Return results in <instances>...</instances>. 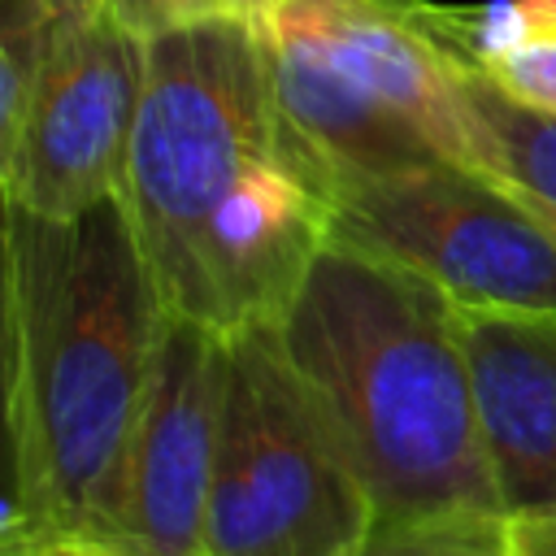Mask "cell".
<instances>
[{"mask_svg": "<svg viewBox=\"0 0 556 556\" xmlns=\"http://www.w3.org/2000/svg\"><path fill=\"white\" fill-rule=\"evenodd\" d=\"M222 408V334L165 321L100 539L135 556H208V495Z\"/></svg>", "mask_w": 556, "mask_h": 556, "instance_id": "cell-8", "label": "cell"}, {"mask_svg": "<svg viewBox=\"0 0 556 556\" xmlns=\"http://www.w3.org/2000/svg\"><path fill=\"white\" fill-rule=\"evenodd\" d=\"M369 526L374 504L278 321L222 334L208 556H343Z\"/></svg>", "mask_w": 556, "mask_h": 556, "instance_id": "cell-5", "label": "cell"}, {"mask_svg": "<svg viewBox=\"0 0 556 556\" xmlns=\"http://www.w3.org/2000/svg\"><path fill=\"white\" fill-rule=\"evenodd\" d=\"M343 556H517L513 526L500 513H447L417 521H374Z\"/></svg>", "mask_w": 556, "mask_h": 556, "instance_id": "cell-11", "label": "cell"}, {"mask_svg": "<svg viewBox=\"0 0 556 556\" xmlns=\"http://www.w3.org/2000/svg\"><path fill=\"white\" fill-rule=\"evenodd\" d=\"M4 556H135L117 543H104V539H87V534H52V539H35V543H22Z\"/></svg>", "mask_w": 556, "mask_h": 556, "instance_id": "cell-15", "label": "cell"}, {"mask_svg": "<svg viewBox=\"0 0 556 556\" xmlns=\"http://www.w3.org/2000/svg\"><path fill=\"white\" fill-rule=\"evenodd\" d=\"M165 321L122 195L70 222L4 204V552L100 539Z\"/></svg>", "mask_w": 556, "mask_h": 556, "instance_id": "cell-2", "label": "cell"}, {"mask_svg": "<svg viewBox=\"0 0 556 556\" xmlns=\"http://www.w3.org/2000/svg\"><path fill=\"white\" fill-rule=\"evenodd\" d=\"M508 526H513L517 556H556V508L517 517V521H508Z\"/></svg>", "mask_w": 556, "mask_h": 556, "instance_id": "cell-16", "label": "cell"}, {"mask_svg": "<svg viewBox=\"0 0 556 556\" xmlns=\"http://www.w3.org/2000/svg\"><path fill=\"white\" fill-rule=\"evenodd\" d=\"M243 13L282 117L330 182L460 161L456 52L430 26L426 0H252Z\"/></svg>", "mask_w": 556, "mask_h": 556, "instance_id": "cell-4", "label": "cell"}, {"mask_svg": "<svg viewBox=\"0 0 556 556\" xmlns=\"http://www.w3.org/2000/svg\"><path fill=\"white\" fill-rule=\"evenodd\" d=\"M143 70L148 35L100 9L48 65L22 122L0 135L4 204L70 222L122 195Z\"/></svg>", "mask_w": 556, "mask_h": 556, "instance_id": "cell-7", "label": "cell"}, {"mask_svg": "<svg viewBox=\"0 0 556 556\" xmlns=\"http://www.w3.org/2000/svg\"><path fill=\"white\" fill-rule=\"evenodd\" d=\"M330 239L426 278L460 308L556 313V230L452 156L334 178Z\"/></svg>", "mask_w": 556, "mask_h": 556, "instance_id": "cell-6", "label": "cell"}, {"mask_svg": "<svg viewBox=\"0 0 556 556\" xmlns=\"http://www.w3.org/2000/svg\"><path fill=\"white\" fill-rule=\"evenodd\" d=\"M452 87L460 161L513 191L556 230V113L513 96L460 52L452 65Z\"/></svg>", "mask_w": 556, "mask_h": 556, "instance_id": "cell-10", "label": "cell"}, {"mask_svg": "<svg viewBox=\"0 0 556 556\" xmlns=\"http://www.w3.org/2000/svg\"><path fill=\"white\" fill-rule=\"evenodd\" d=\"M473 408L508 521L556 508V313L460 308Z\"/></svg>", "mask_w": 556, "mask_h": 556, "instance_id": "cell-9", "label": "cell"}, {"mask_svg": "<svg viewBox=\"0 0 556 556\" xmlns=\"http://www.w3.org/2000/svg\"><path fill=\"white\" fill-rule=\"evenodd\" d=\"M109 13H117L126 26H135L139 35H152V30H165L174 22H187V17H204V13H217L208 0H100Z\"/></svg>", "mask_w": 556, "mask_h": 556, "instance_id": "cell-14", "label": "cell"}, {"mask_svg": "<svg viewBox=\"0 0 556 556\" xmlns=\"http://www.w3.org/2000/svg\"><path fill=\"white\" fill-rule=\"evenodd\" d=\"M126 213L174 317L278 321L330 239V174L282 117L248 13L148 35Z\"/></svg>", "mask_w": 556, "mask_h": 556, "instance_id": "cell-1", "label": "cell"}, {"mask_svg": "<svg viewBox=\"0 0 556 556\" xmlns=\"http://www.w3.org/2000/svg\"><path fill=\"white\" fill-rule=\"evenodd\" d=\"M486 74L500 78L513 96L556 113V30L543 35V39H530V43H521L513 52H504L500 61L486 65Z\"/></svg>", "mask_w": 556, "mask_h": 556, "instance_id": "cell-13", "label": "cell"}, {"mask_svg": "<svg viewBox=\"0 0 556 556\" xmlns=\"http://www.w3.org/2000/svg\"><path fill=\"white\" fill-rule=\"evenodd\" d=\"M278 334L361 478L374 521L500 513L460 313L439 287L326 239Z\"/></svg>", "mask_w": 556, "mask_h": 556, "instance_id": "cell-3", "label": "cell"}, {"mask_svg": "<svg viewBox=\"0 0 556 556\" xmlns=\"http://www.w3.org/2000/svg\"><path fill=\"white\" fill-rule=\"evenodd\" d=\"M208 4H213V9H230V13H243L252 0H208Z\"/></svg>", "mask_w": 556, "mask_h": 556, "instance_id": "cell-17", "label": "cell"}, {"mask_svg": "<svg viewBox=\"0 0 556 556\" xmlns=\"http://www.w3.org/2000/svg\"><path fill=\"white\" fill-rule=\"evenodd\" d=\"M426 13L439 39L482 70L504 52L556 30V0H486L478 9H447L426 0Z\"/></svg>", "mask_w": 556, "mask_h": 556, "instance_id": "cell-12", "label": "cell"}]
</instances>
